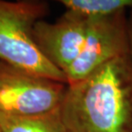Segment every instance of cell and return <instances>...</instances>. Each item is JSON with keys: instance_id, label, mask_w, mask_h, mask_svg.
Listing matches in <instances>:
<instances>
[{"instance_id": "1", "label": "cell", "mask_w": 132, "mask_h": 132, "mask_svg": "<svg viewBox=\"0 0 132 132\" xmlns=\"http://www.w3.org/2000/svg\"><path fill=\"white\" fill-rule=\"evenodd\" d=\"M59 112L69 132H132V59L129 53L68 85Z\"/></svg>"}, {"instance_id": "2", "label": "cell", "mask_w": 132, "mask_h": 132, "mask_svg": "<svg viewBox=\"0 0 132 132\" xmlns=\"http://www.w3.org/2000/svg\"><path fill=\"white\" fill-rule=\"evenodd\" d=\"M47 12L45 2L0 0V61L67 84L65 74L42 54L33 37L34 26Z\"/></svg>"}, {"instance_id": "3", "label": "cell", "mask_w": 132, "mask_h": 132, "mask_svg": "<svg viewBox=\"0 0 132 132\" xmlns=\"http://www.w3.org/2000/svg\"><path fill=\"white\" fill-rule=\"evenodd\" d=\"M67 86L0 61V114L24 117L54 112Z\"/></svg>"}, {"instance_id": "4", "label": "cell", "mask_w": 132, "mask_h": 132, "mask_svg": "<svg viewBox=\"0 0 132 132\" xmlns=\"http://www.w3.org/2000/svg\"><path fill=\"white\" fill-rule=\"evenodd\" d=\"M127 11L89 19L83 47L64 74L67 84L77 83L118 57L129 53Z\"/></svg>"}, {"instance_id": "5", "label": "cell", "mask_w": 132, "mask_h": 132, "mask_svg": "<svg viewBox=\"0 0 132 132\" xmlns=\"http://www.w3.org/2000/svg\"><path fill=\"white\" fill-rule=\"evenodd\" d=\"M89 23V19L65 11L53 23L37 22L33 28V37L42 54L64 73L82 49Z\"/></svg>"}, {"instance_id": "6", "label": "cell", "mask_w": 132, "mask_h": 132, "mask_svg": "<svg viewBox=\"0 0 132 132\" xmlns=\"http://www.w3.org/2000/svg\"><path fill=\"white\" fill-rule=\"evenodd\" d=\"M0 128L2 132H69L62 120L59 108L36 116L0 114Z\"/></svg>"}, {"instance_id": "7", "label": "cell", "mask_w": 132, "mask_h": 132, "mask_svg": "<svg viewBox=\"0 0 132 132\" xmlns=\"http://www.w3.org/2000/svg\"><path fill=\"white\" fill-rule=\"evenodd\" d=\"M66 11L87 19L116 15L132 9V0H62Z\"/></svg>"}, {"instance_id": "8", "label": "cell", "mask_w": 132, "mask_h": 132, "mask_svg": "<svg viewBox=\"0 0 132 132\" xmlns=\"http://www.w3.org/2000/svg\"><path fill=\"white\" fill-rule=\"evenodd\" d=\"M128 40H129V55L132 59V9L128 15Z\"/></svg>"}, {"instance_id": "9", "label": "cell", "mask_w": 132, "mask_h": 132, "mask_svg": "<svg viewBox=\"0 0 132 132\" xmlns=\"http://www.w3.org/2000/svg\"><path fill=\"white\" fill-rule=\"evenodd\" d=\"M0 132H2V130H1V128H0Z\"/></svg>"}]
</instances>
